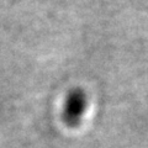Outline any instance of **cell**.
Returning a JSON list of instances; mask_svg holds the SVG:
<instances>
[{"label": "cell", "mask_w": 148, "mask_h": 148, "mask_svg": "<svg viewBox=\"0 0 148 148\" xmlns=\"http://www.w3.org/2000/svg\"><path fill=\"white\" fill-rule=\"evenodd\" d=\"M86 110V95L80 89L72 90L67 95L63 108V121L69 127H75L80 123Z\"/></svg>", "instance_id": "obj_1"}]
</instances>
